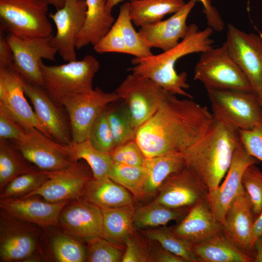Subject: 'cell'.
<instances>
[{"label": "cell", "mask_w": 262, "mask_h": 262, "mask_svg": "<svg viewBox=\"0 0 262 262\" xmlns=\"http://www.w3.org/2000/svg\"><path fill=\"white\" fill-rule=\"evenodd\" d=\"M48 173L49 178L41 186L22 197L36 195L50 202L69 201L81 197L85 185L93 178L89 165L81 160L66 169Z\"/></svg>", "instance_id": "14"}, {"label": "cell", "mask_w": 262, "mask_h": 262, "mask_svg": "<svg viewBox=\"0 0 262 262\" xmlns=\"http://www.w3.org/2000/svg\"><path fill=\"white\" fill-rule=\"evenodd\" d=\"M254 247V262H262V236L256 239Z\"/></svg>", "instance_id": "51"}, {"label": "cell", "mask_w": 262, "mask_h": 262, "mask_svg": "<svg viewBox=\"0 0 262 262\" xmlns=\"http://www.w3.org/2000/svg\"><path fill=\"white\" fill-rule=\"evenodd\" d=\"M120 99L115 91L105 92L98 87L65 98L61 105L68 114L72 141L88 139L91 128L99 115L110 104Z\"/></svg>", "instance_id": "11"}, {"label": "cell", "mask_w": 262, "mask_h": 262, "mask_svg": "<svg viewBox=\"0 0 262 262\" xmlns=\"http://www.w3.org/2000/svg\"><path fill=\"white\" fill-rule=\"evenodd\" d=\"M47 0H0V30L21 37L52 35Z\"/></svg>", "instance_id": "5"}, {"label": "cell", "mask_w": 262, "mask_h": 262, "mask_svg": "<svg viewBox=\"0 0 262 262\" xmlns=\"http://www.w3.org/2000/svg\"><path fill=\"white\" fill-rule=\"evenodd\" d=\"M241 144L238 130L216 120L212 129L182 154L185 166L210 192L219 186Z\"/></svg>", "instance_id": "3"}, {"label": "cell", "mask_w": 262, "mask_h": 262, "mask_svg": "<svg viewBox=\"0 0 262 262\" xmlns=\"http://www.w3.org/2000/svg\"><path fill=\"white\" fill-rule=\"evenodd\" d=\"M241 143L252 156L262 162V121L249 130H238Z\"/></svg>", "instance_id": "46"}, {"label": "cell", "mask_w": 262, "mask_h": 262, "mask_svg": "<svg viewBox=\"0 0 262 262\" xmlns=\"http://www.w3.org/2000/svg\"><path fill=\"white\" fill-rule=\"evenodd\" d=\"M190 208L172 209L153 200L135 209L134 229H144L164 226L172 220L180 221Z\"/></svg>", "instance_id": "31"}, {"label": "cell", "mask_w": 262, "mask_h": 262, "mask_svg": "<svg viewBox=\"0 0 262 262\" xmlns=\"http://www.w3.org/2000/svg\"><path fill=\"white\" fill-rule=\"evenodd\" d=\"M88 245L87 262H122L123 252L121 247L115 246L103 237L96 239Z\"/></svg>", "instance_id": "42"}, {"label": "cell", "mask_w": 262, "mask_h": 262, "mask_svg": "<svg viewBox=\"0 0 262 262\" xmlns=\"http://www.w3.org/2000/svg\"><path fill=\"white\" fill-rule=\"evenodd\" d=\"M86 17L84 25L78 35L75 47L80 49L89 44H97L108 33L115 22L108 11L106 0H85Z\"/></svg>", "instance_id": "26"}, {"label": "cell", "mask_w": 262, "mask_h": 262, "mask_svg": "<svg viewBox=\"0 0 262 262\" xmlns=\"http://www.w3.org/2000/svg\"><path fill=\"white\" fill-rule=\"evenodd\" d=\"M52 35L39 38L21 37L11 34L6 35L13 53L12 68L25 80L42 87L40 62L42 59L55 61L58 53L51 45Z\"/></svg>", "instance_id": "12"}, {"label": "cell", "mask_w": 262, "mask_h": 262, "mask_svg": "<svg viewBox=\"0 0 262 262\" xmlns=\"http://www.w3.org/2000/svg\"><path fill=\"white\" fill-rule=\"evenodd\" d=\"M43 87L57 104L66 98L92 91L93 81L100 65L93 56L87 55L81 60L57 66L40 62Z\"/></svg>", "instance_id": "4"}, {"label": "cell", "mask_w": 262, "mask_h": 262, "mask_svg": "<svg viewBox=\"0 0 262 262\" xmlns=\"http://www.w3.org/2000/svg\"><path fill=\"white\" fill-rule=\"evenodd\" d=\"M194 79L206 89L253 92L247 79L222 46L201 53Z\"/></svg>", "instance_id": "7"}, {"label": "cell", "mask_w": 262, "mask_h": 262, "mask_svg": "<svg viewBox=\"0 0 262 262\" xmlns=\"http://www.w3.org/2000/svg\"><path fill=\"white\" fill-rule=\"evenodd\" d=\"M24 95L20 75L12 67H0V105L25 130L34 127L53 139L39 122Z\"/></svg>", "instance_id": "19"}, {"label": "cell", "mask_w": 262, "mask_h": 262, "mask_svg": "<svg viewBox=\"0 0 262 262\" xmlns=\"http://www.w3.org/2000/svg\"><path fill=\"white\" fill-rule=\"evenodd\" d=\"M25 131L23 137L15 141L16 147L26 160L39 169L58 171L75 163L66 145L55 142L34 127Z\"/></svg>", "instance_id": "13"}, {"label": "cell", "mask_w": 262, "mask_h": 262, "mask_svg": "<svg viewBox=\"0 0 262 262\" xmlns=\"http://www.w3.org/2000/svg\"><path fill=\"white\" fill-rule=\"evenodd\" d=\"M49 178L48 171L34 170L11 180L0 191V199L20 197L41 186Z\"/></svg>", "instance_id": "39"}, {"label": "cell", "mask_w": 262, "mask_h": 262, "mask_svg": "<svg viewBox=\"0 0 262 262\" xmlns=\"http://www.w3.org/2000/svg\"><path fill=\"white\" fill-rule=\"evenodd\" d=\"M242 185L249 196L256 219L262 212V171L256 164H250L245 170Z\"/></svg>", "instance_id": "40"}, {"label": "cell", "mask_w": 262, "mask_h": 262, "mask_svg": "<svg viewBox=\"0 0 262 262\" xmlns=\"http://www.w3.org/2000/svg\"><path fill=\"white\" fill-rule=\"evenodd\" d=\"M208 193L195 173L185 166L165 180L154 200L172 209L190 208L206 200Z\"/></svg>", "instance_id": "17"}, {"label": "cell", "mask_w": 262, "mask_h": 262, "mask_svg": "<svg viewBox=\"0 0 262 262\" xmlns=\"http://www.w3.org/2000/svg\"><path fill=\"white\" fill-rule=\"evenodd\" d=\"M49 5L53 6L57 10L62 8L65 0H47Z\"/></svg>", "instance_id": "54"}, {"label": "cell", "mask_w": 262, "mask_h": 262, "mask_svg": "<svg viewBox=\"0 0 262 262\" xmlns=\"http://www.w3.org/2000/svg\"><path fill=\"white\" fill-rule=\"evenodd\" d=\"M144 238L134 232L127 239L122 262H152L148 240Z\"/></svg>", "instance_id": "44"}, {"label": "cell", "mask_w": 262, "mask_h": 262, "mask_svg": "<svg viewBox=\"0 0 262 262\" xmlns=\"http://www.w3.org/2000/svg\"><path fill=\"white\" fill-rule=\"evenodd\" d=\"M4 33L0 30V67H12L13 53Z\"/></svg>", "instance_id": "49"}, {"label": "cell", "mask_w": 262, "mask_h": 262, "mask_svg": "<svg viewBox=\"0 0 262 262\" xmlns=\"http://www.w3.org/2000/svg\"><path fill=\"white\" fill-rule=\"evenodd\" d=\"M253 232L256 240L262 236V212L255 219L253 224Z\"/></svg>", "instance_id": "52"}, {"label": "cell", "mask_w": 262, "mask_h": 262, "mask_svg": "<svg viewBox=\"0 0 262 262\" xmlns=\"http://www.w3.org/2000/svg\"><path fill=\"white\" fill-rule=\"evenodd\" d=\"M100 210L103 216L102 237L115 246L123 247L127 239L134 232V205Z\"/></svg>", "instance_id": "29"}, {"label": "cell", "mask_w": 262, "mask_h": 262, "mask_svg": "<svg viewBox=\"0 0 262 262\" xmlns=\"http://www.w3.org/2000/svg\"><path fill=\"white\" fill-rule=\"evenodd\" d=\"M26 132L19 124L1 105H0V139H21Z\"/></svg>", "instance_id": "47"}, {"label": "cell", "mask_w": 262, "mask_h": 262, "mask_svg": "<svg viewBox=\"0 0 262 262\" xmlns=\"http://www.w3.org/2000/svg\"><path fill=\"white\" fill-rule=\"evenodd\" d=\"M139 230L145 238L157 242L166 250L182 258L185 262H200L192 246L177 236L172 228Z\"/></svg>", "instance_id": "34"}, {"label": "cell", "mask_w": 262, "mask_h": 262, "mask_svg": "<svg viewBox=\"0 0 262 262\" xmlns=\"http://www.w3.org/2000/svg\"><path fill=\"white\" fill-rule=\"evenodd\" d=\"M255 219L250 199L243 187L227 210L222 232L238 248L253 259Z\"/></svg>", "instance_id": "18"}, {"label": "cell", "mask_w": 262, "mask_h": 262, "mask_svg": "<svg viewBox=\"0 0 262 262\" xmlns=\"http://www.w3.org/2000/svg\"><path fill=\"white\" fill-rule=\"evenodd\" d=\"M115 92L124 100L132 125L138 130L157 111L167 91L151 80L132 73Z\"/></svg>", "instance_id": "9"}, {"label": "cell", "mask_w": 262, "mask_h": 262, "mask_svg": "<svg viewBox=\"0 0 262 262\" xmlns=\"http://www.w3.org/2000/svg\"><path fill=\"white\" fill-rule=\"evenodd\" d=\"M216 120L238 130L262 121V109L253 92L206 89Z\"/></svg>", "instance_id": "6"}, {"label": "cell", "mask_w": 262, "mask_h": 262, "mask_svg": "<svg viewBox=\"0 0 262 262\" xmlns=\"http://www.w3.org/2000/svg\"><path fill=\"white\" fill-rule=\"evenodd\" d=\"M44 229L16 219L0 210V262L23 261L41 251Z\"/></svg>", "instance_id": "8"}, {"label": "cell", "mask_w": 262, "mask_h": 262, "mask_svg": "<svg viewBox=\"0 0 262 262\" xmlns=\"http://www.w3.org/2000/svg\"><path fill=\"white\" fill-rule=\"evenodd\" d=\"M257 160L241 144L234 152L223 182L216 189L208 193L206 200L216 219L222 225L228 207L243 187L245 170L250 164H256Z\"/></svg>", "instance_id": "20"}, {"label": "cell", "mask_w": 262, "mask_h": 262, "mask_svg": "<svg viewBox=\"0 0 262 262\" xmlns=\"http://www.w3.org/2000/svg\"><path fill=\"white\" fill-rule=\"evenodd\" d=\"M143 166L145 176L142 199L155 196L165 180L183 169L185 164L181 153H173L146 158Z\"/></svg>", "instance_id": "27"}, {"label": "cell", "mask_w": 262, "mask_h": 262, "mask_svg": "<svg viewBox=\"0 0 262 262\" xmlns=\"http://www.w3.org/2000/svg\"><path fill=\"white\" fill-rule=\"evenodd\" d=\"M131 1L133 0H106V7L108 11L111 12L113 8L119 3L126 1Z\"/></svg>", "instance_id": "53"}, {"label": "cell", "mask_w": 262, "mask_h": 262, "mask_svg": "<svg viewBox=\"0 0 262 262\" xmlns=\"http://www.w3.org/2000/svg\"><path fill=\"white\" fill-rule=\"evenodd\" d=\"M68 201L50 202L41 200L33 195L1 198L0 207L12 217L45 229L58 226L59 214Z\"/></svg>", "instance_id": "21"}, {"label": "cell", "mask_w": 262, "mask_h": 262, "mask_svg": "<svg viewBox=\"0 0 262 262\" xmlns=\"http://www.w3.org/2000/svg\"><path fill=\"white\" fill-rule=\"evenodd\" d=\"M25 94L33 104L34 112L42 125L58 143L68 145L72 141L71 129L61 109L43 87L23 78Z\"/></svg>", "instance_id": "22"}, {"label": "cell", "mask_w": 262, "mask_h": 262, "mask_svg": "<svg viewBox=\"0 0 262 262\" xmlns=\"http://www.w3.org/2000/svg\"><path fill=\"white\" fill-rule=\"evenodd\" d=\"M8 140L0 139V190L16 177L35 170Z\"/></svg>", "instance_id": "32"}, {"label": "cell", "mask_w": 262, "mask_h": 262, "mask_svg": "<svg viewBox=\"0 0 262 262\" xmlns=\"http://www.w3.org/2000/svg\"><path fill=\"white\" fill-rule=\"evenodd\" d=\"M81 197L100 209L133 205L129 191L108 176L93 178L85 185Z\"/></svg>", "instance_id": "25"}, {"label": "cell", "mask_w": 262, "mask_h": 262, "mask_svg": "<svg viewBox=\"0 0 262 262\" xmlns=\"http://www.w3.org/2000/svg\"><path fill=\"white\" fill-rule=\"evenodd\" d=\"M215 122L206 106L167 92L157 111L139 128L135 140L146 158L182 154L204 137Z\"/></svg>", "instance_id": "1"}, {"label": "cell", "mask_w": 262, "mask_h": 262, "mask_svg": "<svg viewBox=\"0 0 262 262\" xmlns=\"http://www.w3.org/2000/svg\"><path fill=\"white\" fill-rule=\"evenodd\" d=\"M86 12L85 0H65L62 8L49 14L56 28L51 45L65 61L77 60L75 42L84 25Z\"/></svg>", "instance_id": "16"}, {"label": "cell", "mask_w": 262, "mask_h": 262, "mask_svg": "<svg viewBox=\"0 0 262 262\" xmlns=\"http://www.w3.org/2000/svg\"><path fill=\"white\" fill-rule=\"evenodd\" d=\"M222 46L247 79L253 92L262 95V36L228 24Z\"/></svg>", "instance_id": "10"}, {"label": "cell", "mask_w": 262, "mask_h": 262, "mask_svg": "<svg viewBox=\"0 0 262 262\" xmlns=\"http://www.w3.org/2000/svg\"><path fill=\"white\" fill-rule=\"evenodd\" d=\"M110 154L113 162L131 166H143L146 159L135 140L116 146Z\"/></svg>", "instance_id": "43"}, {"label": "cell", "mask_w": 262, "mask_h": 262, "mask_svg": "<svg viewBox=\"0 0 262 262\" xmlns=\"http://www.w3.org/2000/svg\"><path fill=\"white\" fill-rule=\"evenodd\" d=\"M223 225L214 217L206 200L190 209L179 224L172 228L178 237L193 246L222 231Z\"/></svg>", "instance_id": "24"}, {"label": "cell", "mask_w": 262, "mask_h": 262, "mask_svg": "<svg viewBox=\"0 0 262 262\" xmlns=\"http://www.w3.org/2000/svg\"><path fill=\"white\" fill-rule=\"evenodd\" d=\"M148 243L152 262H185L182 258L166 250L157 242L148 240Z\"/></svg>", "instance_id": "48"}, {"label": "cell", "mask_w": 262, "mask_h": 262, "mask_svg": "<svg viewBox=\"0 0 262 262\" xmlns=\"http://www.w3.org/2000/svg\"><path fill=\"white\" fill-rule=\"evenodd\" d=\"M200 262H254V259L238 248L223 234L192 246Z\"/></svg>", "instance_id": "28"}, {"label": "cell", "mask_w": 262, "mask_h": 262, "mask_svg": "<svg viewBox=\"0 0 262 262\" xmlns=\"http://www.w3.org/2000/svg\"><path fill=\"white\" fill-rule=\"evenodd\" d=\"M200 1L204 6V12L207 21L212 22L216 20L219 16L217 11L211 4L210 0H196Z\"/></svg>", "instance_id": "50"}, {"label": "cell", "mask_w": 262, "mask_h": 262, "mask_svg": "<svg viewBox=\"0 0 262 262\" xmlns=\"http://www.w3.org/2000/svg\"><path fill=\"white\" fill-rule=\"evenodd\" d=\"M185 3L183 0H133L130 2L129 16L134 24L141 27L162 20Z\"/></svg>", "instance_id": "30"}, {"label": "cell", "mask_w": 262, "mask_h": 262, "mask_svg": "<svg viewBox=\"0 0 262 262\" xmlns=\"http://www.w3.org/2000/svg\"><path fill=\"white\" fill-rule=\"evenodd\" d=\"M107 176L127 189L136 199H142L145 176L143 166H131L112 162Z\"/></svg>", "instance_id": "37"}, {"label": "cell", "mask_w": 262, "mask_h": 262, "mask_svg": "<svg viewBox=\"0 0 262 262\" xmlns=\"http://www.w3.org/2000/svg\"><path fill=\"white\" fill-rule=\"evenodd\" d=\"M49 250L52 257L59 262L87 261L88 248L83 243L61 230L50 239Z\"/></svg>", "instance_id": "35"}, {"label": "cell", "mask_w": 262, "mask_h": 262, "mask_svg": "<svg viewBox=\"0 0 262 262\" xmlns=\"http://www.w3.org/2000/svg\"><path fill=\"white\" fill-rule=\"evenodd\" d=\"M213 33V29L209 26L199 30L196 24H191L185 36L175 47L157 55L141 58L134 57L131 61L134 66L129 70L151 80L169 93L193 98L185 91L189 87L187 73H178L175 66L183 56L201 53L213 48L214 41L211 38Z\"/></svg>", "instance_id": "2"}, {"label": "cell", "mask_w": 262, "mask_h": 262, "mask_svg": "<svg viewBox=\"0 0 262 262\" xmlns=\"http://www.w3.org/2000/svg\"><path fill=\"white\" fill-rule=\"evenodd\" d=\"M94 49L98 53L117 52L128 54L120 28L115 21L105 35L94 46Z\"/></svg>", "instance_id": "45"}, {"label": "cell", "mask_w": 262, "mask_h": 262, "mask_svg": "<svg viewBox=\"0 0 262 262\" xmlns=\"http://www.w3.org/2000/svg\"><path fill=\"white\" fill-rule=\"evenodd\" d=\"M196 1L190 0L166 20L140 27L138 33L147 45L163 51L177 45L187 33L189 25L186 20Z\"/></svg>", "instance_id": "23"}, {"label": "cell", "mask_w": 262, "mask_h": 262, "mask_svg": "<svg viewBox=\"0 0 262 262\" xmlns=\"http://www.w3.org/2000/svg\"><path fill=\"white\" fill-rule=\"evenodd\" d=\"M111 104L106 108V114L115 147L135 140L137 130L132 126L125 105L120 108Z\"/></svg>", "instance_id": "38"}, {"label": "cell", "mask_w": 262, "mask_h": 262, "mask_svg": "<svg viewBox=\"0 0 262 262\" xmlns=\"http://www.w3.org/2000/svg\"><path fill=\"white\" fill-rule=\"evenodd\" d=\"M57 227L64 232L87 244L102 237L101 211L82 197L69 200L59 214Z\"/></svg>", "instance_id": "15"}, {"label": "cell", "mask_w": 262, "mask_h": 262, "mask_svg": "<svg viewBox=\"0 0 262 262\" xmlns=\"http://www.w3.org/2000/svg\"><path fill=\"white\" fill-rule=\"evenodd\" d=\"M74 162L85 160L91 168L93 178L107 177L112 164L110 152L101 151L95 148L88 139L80 142H72L66 145Z\"/></svg>", "instance_id": "33"}, {"label": "cell", "mask_w": 262, "mask_h": 262, "mask_svg": "<svg viewBox=\"0 0 262 262\" xmlns=\"http://www.w3.org/2000/svg\"><path fill=\"white\" fill-rule=\"evenodd\" d=\"M88 139L95 148L101 151L110 153L115 147L114 139L107 119L106 108L94 122Z\"/></svg>", "instance_id": "41"}, {"label": "cell", "mask_w": 262, "mask_h": 262, "mask_svg": "<svg viewBox=\"0 0 262 262\" xmlns=\"http://www.w3.org/2000/svg\"><path fill=\"white\" fill-rule=\"evenodd\" d=\"M130 2L127 1L120 7L118 16L115 20L120 28L128 54L136 58H145L153 55L138 32L132 24L129 16Z\"/></svg>", "instance_id": "36"}, {"label": "cell", "mask_w": 262, "mask_h": 262, "mask_svg": "<svg viewBox=\"0 0 262 262\" xmlns=\"http://www.w3.org/2000/svg\"><path fill=\"white\" fill-rule=\"evenodd\" d=\"M256 96L258 103L262 109V95H259V96L256 95Z\"/></svg>", "instance_id": "55"}]
</instances>
